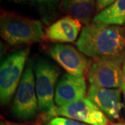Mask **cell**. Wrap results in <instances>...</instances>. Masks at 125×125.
<instances>
[{"label": "cell", "mask_w": 125, "mask_h": 125, "mask_svg": "<svg viewBox=\"0 0 125 125\" xmlns=\"http://www.w3.org/2000/svg\"><path fill=\"white\" fill-rule=\"evenodd\" d=\"M77 49L94 61L125 57V30L99 22L83 27L76 41Z\"/></svg>", "instance_id": "obj_1"}, {"label": "cell", "mask_w": 125, "mask_h": 125, "mask_svg": "<svg viewBox=\"0 0 125 125\" xmlns=\"http://www.w3.org/2000/svg\"><path fill=\"white\" fill-rule=\"evenodd\" d=\"M0 33L3 40L11 46L30 45L45 39L42 24L40 20L6 10L1 14Z\"/></svg>", "instance_id": "obj_2"}, {"label": "cell", "mask_w": 125, "mask_h": 125, "mask_svg": "<svg viewBox=\"0 0 125 125\" xmlns=\"http://www.w3.org/2000/svg\"><path fill=\"white\" fill-rule=\"evenodd\" d=\"M30 52L29 47H24L9 54L1 63L0 67V100L1 105L10 101L18 88Z\"/></svg>", "instance_id": "obj_3"}, {"label": "cell", "mask_w": 125, "mask_h": 125, "mask_svg": "<svg viewBox=\"0 0 125 125\" xmlns=\"http://www.w3.org/2000/svg\"><path fill=\"white\" fill-rule=\"evenodd\" d=\"M54 117H65L89 125H108L106 115L88 97L55 106L41 116V122Z\"/></svg>", "instance_id": "obj_4"}, {"label": "cell", "mask_w": 125, "mask_h": 125, "mask_svg": "<svg viewBox=\"0 0 125 125\" xmlns=\"http://www.w3.org/2000/svg\"><path fill=\"white\" fill-rule=\"evenodd\" d=\"M33 68L38 108L45 113L56 106L54 91L61 72L56 65L45 58L37 60Z\"/></svg>", "instance_id": "obj_5"}, {"label": "cell", "mask_w": 125, "mask_h": 125, "mask_svg": "<svg viewBox=\"0 0 125 125\" xmlns=\"http://www.w3.org/2000/svg\"><path fill=\"white\" fill-rule=\"evenodd\" d=\"M38 107L34 72L29 62L15 95L11 112L18 119L28 120L35 117Z\"/></svg>", "instance_id": "obj_6"}, {"label": "cell", "mask_w": 125, "mask_h": 125, "mask_svg": "<svg viewBox=\"0 0 125 125\" xmlns=\"http://www.w3.org/2000/svg\"><path fill=\"white\" fill-rule=\"evenodd\" d=\"M49 54L67 74L73 76L84 77L91 66L89 59L72 45L56 44L49 49Z\"/></svg>", "instance_id": "obj_7"}, {"label": "cell", "mask_w": 125, "mask_h": 125, "mask_svg": "<svg viewBox=\"0 0 125 125\" xmlns=\"http://www.w3.org/2000/svg\"><path fill=\"white\" fill-rule=\"evenodd\" d=\"M125 58L94 61L87 74L90 84L106 88H120L122 68Z\"/></svg>", "instance_id": "obj_8"}, {"label": "cell", "mask_w": 125, "mask_h": 125, "mask_svg": "<svg viewBox=\"0 0 125 125\" xmlns=\"http://www.w3.org/2000/svg\"><path fill=\"white\" fill-rule=\"evenodd\" d=\"M88 98L110 118L118 119L120 116L123 108L121 100V90L91 85L88 92Z\"/></svg>", "instance_id": "obj_9"}, {"label": "cell", "mask_w": 125, "mask_h": 125, "mask_svg": "<svg viewBox=\"0 0 125 125\" xmlns=\"http://www.w3.org/2000/svg\"><path fill=\"white\" fill-rule=\"evenodd\" d=\"M85 94L86 83L84 77L65 74L56 85L54 102L57 106H61L84 98Z\"/></svg>", "instance_id": "obj_10"}, {"label": "cell", "mask_w": 125, "mask_h": 125, "mask_svg": "<svg viewBox=\"0 0 125 125\" xmlns=\"http://www.w3.org/2000/svg\"><path fill=\"white\" fill-rule=\"evenodd\" d=\"M81 29V22L71 16L57 20L46 30V36L50 41L73 42L76 40Z\"/></svg>", "instance_id": "obj_11"}, {"label": "cell", "mask_w": 125, "mask_h": 125, "mask_svg": "<svg viewBox=\"0 0 125 125\" xmlns=\"http://www.w3.org/2000/svg\"><path fill=\"white\" fill-rule=\"evenodd\" d=\"M95 0H62L61 9L85 25L89 24L94 13Z\"/></svg>", "instance_id": "obj_12"}, {"label": "cell", "mask_w": 125, "mask_h": 125, "mask_svg": "<svg viewBox=\"0 0 125 125\" xmlns=\"http://www.w3.org/2000/svg\"><path fill=\"white\" fill-rule=\"evenodd\" d=\"M93 22L119 26L125 23V0H117L113 4L97 14Z\"/></svg>", "instance_id": "obj_13"}, {"label": "cell", "mask_w": 125, "mask_h": 125, "mask_svg": "<svg viewBox=\"0 0 125 125\" xmlns=\"http://www.w3.org/2000/svg\"><path fill=\"white\" fill-rule=\"evenodd\" d=\"M61 0H27V3L36 7L42 15L54 13Z\"/></svg>", "instance_id": "obj_14"}, {"label": "cell", "mask_w": 125, "mask_h": 125, "mask_svg": "<svg viewBox=\"0 0 125 125\" xmlns=\"http://www.w3.org/2000/svg\"><path fill=\"white\" fill-rule=\"evenodd\" d=\"M42 125H89L65 117H54L47 121L41 122Z\"/></svg>", "instance_id": "obj_15"}, {"label": "cell", "mask_w": 125, "mask_h": 125, "mask_svg": "<svg viewBox=\"0 0 125 125\" xmlns=\"http://www.w3.org/2000/svg\"><path fill=\"white\" fill-rule=\"evenodd\" d=\"M117 0H96V9L99 13L113 4Z\"/></svg>", "instance_id": "obj_16"}, {"label": "cell", "mask_w": 125, "mask_h": 125, "mask_svg": "<svg viewBox=\"0 0 125 125\" xmlns=\"http://www.w3.org/2000/svg\"><path fill=\"white\" fill-rule=\"evenodd\" d=\"M120 89L124 93L125 97V58L124 59V62L122 68V74H121L120 80Z\"/></svg>", "instance_id": "obj_17"}, {"label": "cell", "mask_w": 125, "mask_h": 125, "mask_svg": "<svg viewBox=\"0 0 125 125\" xmlns=\"http://www.w3.org/2000/svg\"><path fill=\"white\" fill-rule=\"evenodd\" d=\"M0 125H30L29 124H21V123H16L13 122L6 120H1Z\"/></svg>", "instance_id": "obj_18"}, {"label": "cell", "mask_w": 125, "mask_h": 125, "mask_svg": "<svg viewBox=\"0 0 125 125\" xmlns=\"http://www.w3.org/2000/svg\"><path fill=\"white\" fill-rule=\"evenodd\" d=\"M9 1H11L13 3H16V4H22L27 2V0H8Z\"/></svg>", "instance_id": "obj_19"}, {"label": "cell", "mask_w": 125, "mask_h": 125, "mask_svg": "<svg viewBox=\"0 0 125 125\" xmlns=\"http://www.w3.org/2000/svg\"><path fill=\"white\" fill-rule=\"evenodd\" d=\"M112 125H125V123H117V124H114Z\"/></svg>", "instance_id": "obj_20"}]
</instances>
